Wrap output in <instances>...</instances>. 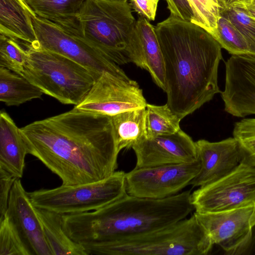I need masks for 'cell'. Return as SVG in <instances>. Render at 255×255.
I'll return each instance as SVG.
<instances>
[{"mask_svg":"<svg viewBox=\"0 0 255 255\" xmlns=\"http://www.w3.org/2000/svg\"><path fill=\"white\" fill-rule=\"evenodd\" d=\"M26 148L17 127L4 110L0 113V168L20 179L25 167Z\"/></svg>","mask_w":255,"mask_h":255,"instance_id":"e0dca14e","label":"cell"},{"mask_svg":"<svg viewBox=\"0 0 255 255\" xmlns=\"http://www.w3.org/2000/svg\"><path fill=\"white\" fill-rule=\"evenodd\" d=\"M155 30L164 60L166 104L182 120L221 93V47L202 27L171 14Z\"/></svg>","mask_w":255,"mask_h":255,"instance_id":"7a4b0ae2","label":"cell"},{"mask_svg":"<svg viewBox=\"0 0 255 255\" xmlns=\"http://www.w3.org/2000/svg\"><path fill=\"white\" fill-rule=\"evenodd\" d=\"M170 14L191 21L193 14L187 0H166Z\"/></svg>","mask_w":255,"mask_h":255,"instance_id":"d6a6232c","label":"cell"},{"mask_svg":"<svg viewBox=\"0 0 255 255\" xmlns=\"http://www.w3.org/2000/svg\"><path fill=\"white\" fill-rule=\"evenodd\" d=\"M225 67V89L220 93L225 111L240 118L255 115V57L232 55Z\"/></svg>","mask_w":255,"mask_h":255,"instance_id":"7c38bea8","label":"cell"},{"mask_svg":"<svg viewBox=\"0 0 255 255\" xmlns=\"http://www.w3.org/2000/svg\"><path fill=\"white\" fill-rule=\"evenodd\" d=\"M214 245L193 213L189 218L159 230L84 248L88 255H207Z\"/></svg>","mask_w":255,"mask_h":255,"instance_id":"5b68a950","label":"cell"},{"mask_svg":"<svg viewBox=\"0 0 255 255\" xmlns=\"http://www.w3.org/2000/svg\"><path fill=\"white\" fill-rule=\"evenodd\" d=\"M135 168L190 163L198 160L195 142L180 129L166 135L146 138L132 147Z\"/></svg>","mask_w":255,"mask_h":255,"instance_id":"4fadbf2b","label":"cell"},{"mask_svg":"<svg viewBox=\"0 0 255 255\" xmlns=\"http://www.w3.org/2000/svg\"><path fill=\"white\" fill-rule=\"evenodd\" d=\"M233 135L243 148V162L255 166V119L244 118L236 122Z\"/></svg>","mask_w":255,"mask_h":255,"instance_id":"f546056e","label":"cell"},{"mask_svg":"<svg viewBox=\"0 0 255 255\" xmlns=\"http://www.w3.org/2000/svg\"><path fill=\"white\" fill-rule=\"evenodd\" d=\"M195 144L200 169L189 183L192 187H203L221 179L244 161L243 148L234 137L216 142L199 139Z\"/></svg>","mask_w":255,"mask_h":255,"instance_id":"9a60e30c","label":"cell"},{"mask_svg":"<svg viewBox=\"0 0 255 255\" xmlns=\"http://www.w3.org/2000/svg\"><path fill=\"white\" fill-rule=\"evenodd\" d=\"M35 14L26 0H0V34L27 44L35 43L32 19Z\"/></svg>","mask_w":255,"mask_h":255,"instance_id":"ac0fdd59","label":"cell"},{"mask_svg":"<svg viewBox=\"0 0 255 255\" xmlns=\"http://www.w3.org/2000/svg\"><path fill=\"white\" fill-rule=\"evenodd\" d=\"M87 0H26L36 14L73 36L79 34L78 16Z\"/></svg>","mask_w":255,"mask_h":255,"instance_id":"d6986e66","label":"cell"},{"mask_svg":"<svg viewBox=\"0 0 255 255\" xmlns=\"http://www.w3.org/2000/svg\"><path fill=\"white\" fill-rule=\"evenodd\" d=\"M199 160L190 163L135 168L126 173V189L130 195L163 199L178 193L198 174Z\"/></svg>","mask_w":255,"mask_h":255,"instance_id":"8fae6325","label":"cell"},{"mask_svg":"<svg viewBox=\"0 0 255 255\" xmlns=\"http://www.w3.org/2000/svg\"><path fill=\"white\" fill-rule=\"evenodd\" d=\"M141 46L144 70L150 74L154 83L165 92L164 64L155 27L143 16H139L135 25Z\"/></svg>","mask_w":255,"mask_h":255,"instance_id":"ffe728a7","label":"cell"},{"mask_svg":"<svg viewBox=\"0 0 255 255\" xmlns=\"http://www.w3.org/2000/svg\"><path fill=\"white\" fill-rule=\"evenodd\" d=\"M78 19L77 37L119 65L131 62L143 69L136 20L128 1L87 0Z\"/></svg>","mask_w":255,"mask_h":255,"instance_id":"277c9868","label":"cell"},{"mask_svg":"<svg viewBox=\"0 0 255 255\" xmlns=\"http://www.w3.org/2000/svg\"><path fill=\"white\" fill-rule=\"evenodd\" d=\"M220 13L226 16L241 33L248 46L250 56L255 57V19L236 4L221 7Z\"/></svg>","mask_w":255,"mask_h":255,"instance_id":"83f0119b","label":"cell"},{"mask_svg":"<svg viewBox=\"0 0 255 255\" xmlns=\"http://www.w3.org/2000/svg\"><path fill=\"white\" fill-rule=\"evenodd\" d=\"M0 255H30L16 228L6 215L0 220Z\"/></svg>","mask_w":255,"mask_h":255,"instance_id":"f1b7e54d","label":"cell"},{"mask_svg":"<svg viewBox=\"0 0 255 255\" xmlns=\"http://www.w3.org/2000/svg\"><path fill=\"white\" fill-rule=\"evenodd\" d=\"M27 154L39 160L66 185L104 180L118 167L111 117L69 111L20 128Z\"/></svg>","mask_w":255,"mask_h":255,"instance_id":"6da1fadb","label":"cell"},{"mask_svg":"<svg viewBox=\"0 0 255 255\" xmlns=\"http://www.w3.org/2000/svg\"><path fill=\"white\" fill-rule=\"evenodd\" d=\"M193 210L190 190L159 199L127 194L95 211L63 215L62 221L68 236L84 247L167 227L187 218Z\"/></svg>","mask_w":255,"mask_h":255,"instance_id":"3957f363","label":"cell"},{"mask_svg":"<svg viewBox=\"0 0 255 255\" xmlns=\"http://www.w3.org/2000/svg\"><path fill=\"white\" fill-rule=\"evenodd\" d=\"M43 93L24 76L0 67V101L7 106H18L40 98Z\"/></svg>","mask_w":255,"mask_h":255,"instance_id":"603a6c76","label":"cell"},{"mask_svg":"<svg viewBox=\"0 0 255 255\" xmlns=\"http://www.w3.org/2000/svg\"><path fill=\"white\" fill-rule=\"evenodd\" d=\"M37 208L61 214H74L95 211L127 194L126 173L115 171L97 182L61 186L27 192Z\"/></svg>","mask_w":255,"mask_h":255,"instance_id":"52a82bcc","label":"cell"},{"mask_svg":"<svg viewBox=\"0 0 255 255\" xmlns=\"http://www.w3.org/2000/svg\"><path fill=\"white\" fill-rule=\"evenodd\" d=\"M26 43L0 34V67L21 75L26 59Z\"/></svg>","mask_w":255,"mask_h":255,"instance_id":"484cf974","label":"cell"},{"mask_svg":"<svg viewBox=\"0 0 255 255\" xmlns=\"http://www.w3.org/2000/svg\"><path fill=\"white\" fill-rule=\"evenodd\" d=\"M191 9V21L202 27L215 38L221 6L219 0H187Z\"/></svg>","mask_w":255,"mask_h":255,"instance_id":"4316f807","label":"cell"},{"mask_svg":"<svg viewBox=\"0 0 255 255\" xmlns=\"http://www.w3.org/2000/svg\"><path fill=\"white\" fill-rule=\"evenodd\" d=\"M145 110L146 138L170 135L181 129V119L167 104L159 106L147 103Z\"/></svg>","mask_w":255,"mask_h":255,"instance_id":"cb8c5ba5","label":"cell"},{"mask_svg":"<svg viewBox=\"0 0 255 255\" xmlns=\"http://www.w3.org/2000/svg\"><path fill=\"white\" fill-rule=\"evenodd\" d=\"M111 118L119 152L146 138L145 108L125 111Z\"/></svg>","mask_w":255,"mask_h":255,"instance_id":"7402d4cb","label":"cell"},{"mask_svg":"<svg viewBox=\"0 0 255 255\" xmlns=\"http://www.w3.org/2000/svg\"><path fill=\"white\" fill-rule=\"evenodd\" d=\"M254 0H219L221 7H227L233 4Z\"/></svg>","mask_w":255,"mask_h":255,"instance_id":"d590c367","label":"cell"},{"mask_svg":"<svg viewBox=\"0 0 255 255\" xmlns=\"http://www.w3.org/2000/svg\"><path fill=\"white\" fill-rule=\"evenodd\" d=\"M118 0V1H128V0Z\"/></svg>","mask_w":255,"mask_h":255,"instance_id":"8d00e7d4","label":"cell"},{"mask_svg":"<svg viewBox=\"0 0 255 255\" xmlns=\"http://www.w3.org/2000/svg\"><path fill=\"white\" fill-rule=\"evenodd\" d=\"M138 83L104 72L81 102L74 106L87 113L112 117L120 113L145 108L147 105Z\"/></svg>","mask_w":255,"mask_h":255,"instance_id":"30bf717a","label":"cell"},{"mask_svg":"<svg viewBox=\"0 0 255 255\" xmlns=\"http://www.w3.org/2000/svg\"><path fill=\"white\" fill-rule=\"evenodd\" d=\"M215 39L232 55L249 56L248 46L239 31L225 15L220 14Z\"/></svg>","mask_w":255,"mask_h":255,"instance_id":"d4e9b609","label":"cell"},{"mask_svg":"<svg viewBox=\"0 0 255 255\" xmlns=\"http://www.w3.org/2000/svg\"><path fill=\"white\" fill-rule=\"evenodd\" d=\"M39 45L62 55L91 71L97 79L104 72L128 77L122 68L80 38L64 31L55 23L37 16H32Z\"/></svg>","mask_w":255,"mask_h":255,"instance_id":"9c48e42d","label":"cell"},{"mask_svg":"<svg viewBox=\"0 0 255 255\" xmlns=\"http://www.w3.org/2000/svg\"><path fill=\"white\" fill-rule=\"evenodd\" d=\"M235 4L241 7L249 15L255 19V0Z\"/></svg>","mask_w":255,"mask_h":255,"instance_id":"e575fe53","label":"cell"},{"mask_svg":"<svg viewBox=\"0 0 255 255\" xmlns=\"http://www.w3.org/2000/svg\"><path fill=\"white\" fill-rule=\"evenodd\" d=\"M5 215L16 228L30 255H53L36 208L19 178L16 179L11 188Z\"/></svg>","mask_w":255,"mask_h":255,"instance_id":"2e32d148","label":"cell"},{"mask_svg":"<svg viewBox=\"0 0 255 255\" xmlns=\"http://www.w3.org/2000/svg\"><path fill=\"white\" fill-rule=\"evenodd\" d=\"M197 213L216 212L255 204V166L243 162L233 171L191 193Z\"/></svg>","mask_w":255,"mask_h":255,"instance_id":"ba28073f","label":"cell"},{"mask_svg":"<svg viewBox=\"0 0 255 255\" xmlns=\"http://www.w3.org/2000/svg\"><path fill=\"white\" fill-rule=\"evenodd\" d=\"M21 75L63 104L76 106L97 80L88 69L57 53L40 47L37 41L27 44Z\"/></svg>","mask_w":255,"mask_h":255,"instance_id":"8992f818","label":"cell"},{"mask_svg":"<svg viewBox=\"0 0 255 255\" xmlns=\"http://www.w3.org/2000/svg\"><path fill=\"white\" fill-rule=\"evenodd\" d=\"M228 255H255V224L252 227L250 235L246 240Z\"/></svg>","mask_w":255,"mask_h":255,"instance_id":"836d02e7","label":"cell"},{"mask_svg":"<svg viewBox=\"0 0 255 255\" xmlns=\"http://www.w3.org/2000/svg\"><path fill=\"white\" fill-rule=\"evenodd\" d=\"M16 179L9 172L0 168V220L6 214L10 193Z\"/></svg>","mask_w":255,"mask_h":255,"instance_id":"4dcf8cb0","label":"cell"},{"mask_svg":"<svg viewBox=\"0 0 255 255\" xmlns=\"http://www.w3.org/2000/svg\"><path fill=\"white\" fill-rule=\"evenodd\" d=\"M159 0H130L132 8L149 21L155 19Z\"/></svg>","mask_w":255,"mask_h":255,"instance_id":"1f68e13d","label":"cell"},{"mask_svg":"<svg viewBox=\"0 0 255 255\" xmlns=\"http://www.w3.org/2000/svg\"><path fill=\"white\" fill-rule=\"evenodd\" d=\"M194 213L213 244L219 246L225 255L247 239L255 224V204L219 212Z\"/></svg>","mask_w":255,"mask_h":255,"instance_id":"5bb4252c","label":"cell"},{"mask_svg":"<svg viewBox=\"0 0 255 255\" xmlns=\"http://www.w3.org/2000/svg\"><path fill=\"white\" fill-rule=\"evenodd\" d=\"M36 210L53 255H88L82 245L74 242L66 233L62 225V215L37 208Z\"/></svg>","mask_w":255,"mask_h":255,"instance_id":"44dd1931","label":"cell"}]
</instances>
